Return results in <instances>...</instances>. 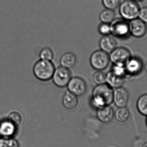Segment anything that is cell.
<instances>
[{"mask_svg":"<svg viewBox=\"0 0 147 147\" xmlns=\"http://www.w3.org/2000/svg\"><path fill=\"white\" fill-rule=\"evenodd\" d=\"M129 99V93L125 87L116 88L113 94V102L118 108L126 107Z\"/></svg>","mask_w":147,"mask_h":147,"instance_id":"8fae6325","label":"cell"},{"mask_svg":"<svg viewBox=\"0 0 147 147\" xmlns=\"http://www.w3.org/2000/svg\"><path fill=\"white\" fill-rule=\"evenodd\" d=\"M93 81L97 84H102L106 83V74L102 71H98L93 75Z\"/></svg>","mask_w":147,"mask_h":147,"instance_id":"cb8c5ba5","label":"cell"},{"mask_svg":"<svg viewBox=\"0 0 147 147\" xmlns=\"http://www.w3.org/2000/svg\"><path fill=\"white\" fill-rule=\"evenodd\" d=\"M0 137H1V135H0Z\"/></svg>","mask_w":147,"mask_h":147,"instance_id":"d6a6232c","label":"cell"},{"mask_svg":"<svg viewBox=\"0 0 147 147\" xmlns=\"http://www.w3.org/2000/svg\"><path fill=\"white\" fill-rule=\"evenodd\" d=\"M145 70H146V71L147 73V62H146V65H145Z\"/></svg>","mask_w":147,"mask_h":147,"instance_id":"f546056e","label":"cell"},{"mask_svg":"<svg viewBox=\"0 0 147 147\" xmlns=\"http://www.w3.org/2000/svg\"><path fill=\"white\" fill-rule=\"evenodd\" d=\"M40 57L43 60L51 61L53 58V53L52 51L50 48H44L40 53Z\"/></svg>","mask_w":147,"mask_h":147,"instance_id":"484cf974","label":"cell"},{"mask_svg":"<svg viewBox=\"0 0 147 147\" xmlns=\"http://www.w3.org/2000/svg\"><path fill=\"white\" fill-rule=\"evenodd\" d=\"M97 116L99 120L102 122L110 123L115 117V112L109 105L100 106L98 109Z\"/></svg>","mask_w":147,"mask_h":147,"instance_id":"7c38bea8","label":"cell"},{"mask_svg":"<svg viewBox=\"0 0 147 147\" xmlns=\"http://www.w3.org/2000/svg\"><path fill=\"white\" fill-rule=\"evenodd\" d=\"M125 78L116 75L111 71L106 74V83L112 88H117L122 86Z\"/></svg>","mask_w":147,"mask_h":147,"instance_id":"5bb4252c","label":"cell"},{"mask_svg":"<svg viewBox=\"0 0 147 147\" xmlns=\"http://www.w3.org/2000/svg\"><path fill=\"white\" fill-rule=\"evenodd\" d=\"M110 58L108 53L102 50L94 52L90 59L92 66L95 69L101 71L105 69L109 64Z\"/></svg>","mask_w":147,"mask_h":147,"instance_id":"5b68a950","label":"cell"},{"mask_svg":"<svg viewBox=\"0 0 147 147\" xmlns=\"http://www.w3.org/2000/svg\"><path fill=\"white\" fill-rule=\"evenodd\" d=\"M132 57L131 51L123 47H116L110 53V60L114 64L125 65Z\"/></svg>","mask_w":147,"mask_h":147,"instance_id":"8992f818","label":"cell"},{"mask_svg":"<svg viewBox=\"0 0 147 147\" xmlns=\"http://www.w3.org/2000/svg\"><path fill=\"white\" fill-rule=\"evenodd\" d=\"M138 18L147 23V7H144L140 9Z\"/></svg>","mask_w":147,"mask_h":147,"instance_id":"83f0119b","label":"cell"},{"mask_svg":"<svg viewBox=\"0 0 147 147\" xmlns=\"http://www.w3.org/2000/svg\"><path fill=\"white\" fill-rule=\"evenodd\" d=\"M54 84L59 87H64L68 85L71 79V74L67 68L59 67L55 70L52 77Z\"/></svg>","mask_w":147,"mask_h":147,"instance_id":"ba28073f","label":"cell"},{"mask_svg":"<svg viewBox=\"0 0 147 147\" xmlns=\"http://www.w3.org/2000/svg\"><path fill=\"white\" fill-rule=\"evenodd\" d=\"M22 117L21 114L17 111H13L9 114L8 117V121L16 127H19L22 123Z\"/></svg>","mask_w":147,"mask_h":147,"instance_id":"44dd1931","label":"cell"},{"mask_svg":"<svg viewBox=\"0 0 147 147\" xmlns=\"http://www.w3.org/2000/svg\"><path fill=\"white\" fill-rule=\"evenodd\" d=\"M126 78H130L137 76L143 70V64L142 60L137 57H132L125 64Z\"/></svg>","mask_w":147,"mask_h":147,"instance_id":"52a82bcc","label":"cell"},{"mask_svg":"<svg viewBox=\"0 0 147 147\" xmlns=\"http://www.w3.org/2000/svg\"><path fill=\"white\" fill-rule=\"evenodd\" d=\"M114 90L107 84L98 85L93 89L92 99L97 106L110 105L113 102Z\"/></svg>","mask_w":147,"mask_h":147,"instance_id":"6da1fadb","label":"cell"},{"mask_svg":"<svg viewBox=\"0 0 147 147\" xmlns=\"http://www.w3.org/2000/svg\"><path fill=\"white\" fill-rule=\"evenodd\" d=\"M146 124H147V119H146Z\"/></svg>","mask_w":147,"mask_h":147,"instance_id":"1f68e13d","label":"cell"},{"mask_svg":"<svg viewBox=\"0 0 147 147\" xmlns=\"http://www.w3.org/2000/svg\"><path fill=\"white\" fill-rule=\"evenodd\" d=\"M16 127L9 121H5L0 124L1 136L9 137L14 134L16 131Z\"/></svg>","mask_w":147,"mask_h":147,"instance_id":"e0dca14e","label":"cell"},{"mask_svg":"<svg viewBox=\"0 0 147 147\" xmlns=\"http://www.w3.org/2000/svg\"><path fill=\"white\" fill-rule=\"evenodd\" d=\"M142 147H147V142H145Z\"/></svg>","mask_w":147,"mask_h":147,"instance_id":"f1b7e54d","label":"cell"},{"mask_svg":"<svg viewBox=\"0 0 147 147\" xmlns=\"http://www.w3.org/2000/svg\"><path fill=\"white\" fill-rule=\"evenodd\" d=\"M133 1H135L136 2H141L142 1H144V0H133Z\"/></svg>","mask_w":147,"mask_h":147,"instance_id":"4dcf8cb0","label":"cell"},{"mask_svg":"<svg viewBox=\"0 0 147 147\" xmlns=\"http://www.w3.org/2000/svg\"><path fill=\"white\" fill-rule=\"evenodd\" d=\"M111 71L116 75L126 79V73L124 65L114 64Z\"/></svg>","mask_w":147,"mask_h":147,"instance_id":"d4e9b609","label":"cell"},{"mask_svg":"<svg viewBox=\"0 0 147 147\" xmlns=\"http://www.w3.org/2000/svg\"><path fill=\"white\" fill-rule=\"evenodd\" d=\"M54 65L51 61L41 60L38 61L33 68L36 78L41 81H48L52 78L55 71Z\"/></svg>","mask_w":147,"mask_h":147,"instance_id":"7a4b0ae2","label":"cell"},{"mask_svg":"<svg viewBox=\"0 0 147 147\" xmlns=\"http://www.w3.org/2000/svg\"><path fill=\"white\" fill-rule=\"evenodd\" d=\"M99 45L101 50L106 53H111L116 47L115 39L109 35H105L100 40Z\"/></svg>","mask_w":147,"mask_h":147,"instance_id":"4fadbf2b","label":"cell"},{"mask_svg":"<svg viewBox=\"0 0 147 147\" xmlns=\"http://www.w3.org/2000/svg\"><path fill=\"white\" fill-rule=\"evenodd\" d=\"M130 35L138 38L145 36L147 32V26L146 22L137 18L130 21L129 23Z\"/></svg>","mask_w":147,"mask_h":147,"instance_id":"30bf717a","label":"cell"},{"mask_svg":"<svg viewBox=\"0 0 147 147\" xmlns=\"http://www.w3.org/2000/svg\"><path fill=\"white\" fill-rule=\"evenodd\" d=\"M136 107L142 115L147 117V93L139 97L136 102Z\"/></svg>","mask_w":147,"mask_h":147,"instance_id":"d6986e66","label":"cell"},{"mask_svg":"<svg viewBox=\"0 0 147 147\" xmlns=\"http://www.w3.org/2000/svg\"><path fill=\"white\" fill-rule=\"evenodd\" d=\"M119 11L122 18L127 21L139 17L140 8L136 2L133 0H125L120 3Z\"/></svg>","mask_w":147,"mask_h":147,"instance_id":"3957f363","label":"cell"},{"mask_svg":"<svg viewBox=\"0 0 147 147\" xmlns=\"http://www.w3.org/2000/svg\"><path fill=\"white\" fill-rule=\"evenodd\" d=\"M76 56L72 53H66L64 54L60 59V64L63 67L67 69L73 68L77 63Z\"/></svg>","mask_w":147,"mask_h":147,"instance_id":"2e32d148","label":"cell"},{"mask_svg":"<svg viewBox=\"0 0 147 147\" xmlns=\"http://www.w3.org/2000/svg\"><path fill=\"white\" fill-rule=\"evenodd\" d=\"M115 13L114 10L106 9L102 10L99 15V19L103 23H111L115 19Z\"/></svg>","mask_w":147,"mask_h":147,"instance_id":"ffe728a7","label":"cell"},{"mask_svg":"<svg viewBox=\"0 0 147 147\" xmlns=\"http://www.w3.org/2000/svg\"><path fill=\"white\" fill-rule=\"evenodd\" d=\"M111 34L120 39H127L130 35L129 23L121 18H115L110 24Z\"/></svg>","mask_w":147,"mask_h":147,"instance_id":"277c9868","label":"cell"},{"mask_svg":"<svg viewBox=\"0 0 147 147\" xmlns=\"http://www.w3.org/2000/svg\"><path fill=\"white\" fill-rule=\"evenodd\" d=\"M102 2L105 8L114 10L119 7L121 0H102Z\"/></svg>","mask_w":147,"mask_h":147,"instance_id":"603a6c76","label":"cell"},{"mask_svg":"<svg viewBox=\"0 0 147 147\" xmlns=\"http://www.w3.org/2000/svg\"><path fill=\"white\" fill-rule=\"evenodd\" d=\"M115 116L117 121L121 123H125L130 118V112L126 107H121L116 111Z\"/></svg>","mask_w":147,"mask_h":147,"instance_id":"ac0fdd59","label":"cell"},{"mask_svg":"<svg viewBox=\"0 0 147 147\" xmlns=\"http://www.w3.org/2000/svg\"><path fill=\"white\" fill-rule=\"evenodd\" d=\"M69 91L78 96H83L87 91V84L83 79L79 77H73L68 84Z\"/></svg>","mask_w":147,"mask_h":147,"instance_id":"9c48e42d","label":"cell"},{"mask_svg":"<svg viewBox=\"0 0 147 147\" xmlns=\"http://www.w3.org/2000/svg\"><path fill=\"white\" fill-rule=\"evenodd\" d=\"M0 147H20L19 143L13 139L0 140Z\"/></svg>","mask_w":147,"mask_h":147,"instance_id":"7402d4cb","label":"cell"},{"mask_svg":"<svg viewBox=\"0 0 147 147\" xmlns=\"http://www.w3.org/2000/svg\"><path fill=\"white\" fill-rule=\"evenodd\" d=\"M63 103L66 109H74L77 108L78 104L77 96L70 91L67 92L63 97Z\"/></svg>","mask_w":147,"mask_h":147,"instance_id":"9a60e30c","label":"cell"},{"mask_svg":"<svg viewBox=\"0 0 147 147\" xmlns=\"http://www.w3.org/2000/svg\"><path fill=\"white\" fill-rule=\"evenodd\" d=\"M98 30L99 32L102 35H109L111 34L110 26L108 23L102 22L98 26Z\"/></svg>","mask_w":147,"mask_h":147,"instance_id":"4316f807","label":"cell"}]
</instances>
